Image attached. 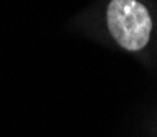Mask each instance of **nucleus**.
Wrapping results in <instances>:
<instances>
[{
    "instance_id": "1",
    "label": "nucleus",
    "mask_w": 157,
    "mask_h": 137,
    "mask_svg": "<svg viewBox=\"0 0 157 137\" xmlns=\"http://www.w3.org/2000/svg\"><path fill=\"white\" fill-rule=\"evenodd\" d=\"M106 18L109 32L119 46L136 51L147 45L152 20L147 8L137 0H111Z\"/></svg>"
}]
</instances>
